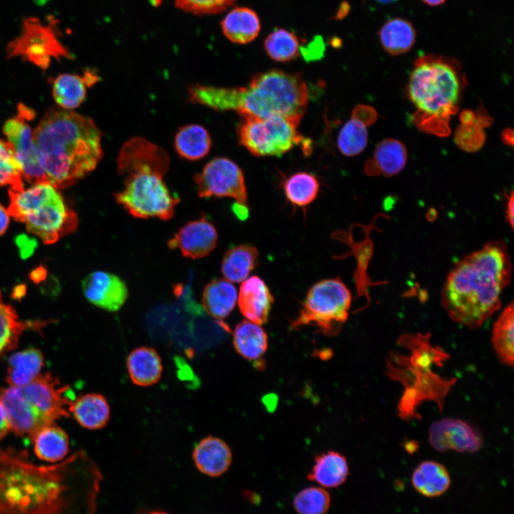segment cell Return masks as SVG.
I'll return each mask as SVG.
<instances>
[{"label":"cell","instance_id":"cell-42","mask_svg":"<svg viewBox=\"0 0 514 514\" xmlns=\"http://www.w3.org/2000/svg\"><path fill=\"white\" fill-rule=\"evenodd\" d=\"M455 137L457 144L462 149L470 152L479 149L485 138L482 126L474 122L462 124L456 131Z\"/></svg>","mask_w":514,"mask_h":514},{"label":"cell","instance_id":"cell-16","mask_svg":"<svg viewBox=\"0 0 514 514\" xmlns=\"http://www.w3.org/2000/svg\"><path fill=\"white\" fill-rule=\"evenodd\" d=\"M81 288L91 303L111 312L119 310L128 296L126 283L118 276L104 271L88 274L82 281Z\"/></svg>","mask_w":514,"mask_h":514},{"label":"cell","instance_id":"cell-13","mask_svg":"<svg viewBox=\"0 0 514 514\" xmlns=\"http://www.w3.org/2000/svg\"><path fill=\"white\" fill-rule=\"evenodd\" d=\"M194 181L200 197H229L236 200V205L249 208L243 171L231 160L212 159L195 176Z\"/></svg>","mask_w":514,"mask_h":514},{"label":"cell","instance_id":"cell-44","mask_svg":"<svg viewBox=\"0 0 514 514\" xmlns=\"http://www.w3.org/2000/svg\"><path fill=\"white\" fill-rule=\"evenodd\" d=\"M11 430L6 410L0 400V440Z\"/></svg>","mask_w":514,"mask_h":514},{"label":"cell","instance_id":"cell-11","mask_svg":"<svg viewBox=\"0 0 514 514\" xmlns=\"http://www.w3.org/2000/svg\"><path fill=\"white\" fill-rule=\"evenodd\" d=\"M239 143L256 156H280L302 142L298 124L281 116L241 117Z\"/></svg>","mask_w":514,"mask_h":514},{"label":"cell","instance_id":"cell-34","mask_svg":"<svg viewBox=\"0 0 514 514\" xmlns=\"http://www.w3.org/2000/svg\"><path fill=\"white\" fill-rule=\"evenodd\" d=\"M493 348L503 364H514V306H506L494 322L491 333Z\"/></svg>","mask_w":514,"mask_h":514},{"label":"cell","instance_id":"cell-18","mask_svg":"<svg viewBox=\"0 0 514 514\" xmlns=\"http://www.w3.org/2000/svg\"><path fill=\"white\" fill-rule=\"evenodd\" d=\"M170 159L166 152L157 145L134 137L121 147L117 158V171L121 175L141 168H155L168 172Z\"/></svg>","mask_w":514,"mask_h":514},{"label":"cell","instance_id":"cell-19","mask_svg":"<svg viewBox=\"0 0 514 514\" xmlns=\"http://www.w3.org/2000/svg\"><path fill=\"white\" fill-rule=\"evenodd\" d=\"M237 301L248 321L263 325L268 321L274 298L264 281L252 276L242 282Z\"/></svg>","mask_w":514,"mask_h":514},{"label":"cell","instance_id":"cell-49","mask_svg":"<svg viewBox=\"0 0 514 514\" xmlns=\"http://www.w3.org/2000/svg\"><path fill=\"white\" fill-rule=\"evenodd\" d=\"M375 1H376L377 2H378L380 4H388L393 3V2L396 1L397 0H375Z\"/></svg>","mask_w":514,"mask_h":514},{"label":"cell","instance_id":"cell-48","mask_svg":"<svg viewBox=\"0 0 514 514\" xmlns=\"http://www.w3.org/2000/svg\"><path fill=\"white\" fill-rule=\"evenodd\" d=\"M421 1H423L425 4H426L429 6H436L441 5L442 4H443L445 1V0H421Z\"/></svg>","mask_w":514,"mask_h":514},{"label":"cell","instance_id":"cell-9","mask_svg":"<svg viewBox=\"0 0 514 514\" xmlns=\"http://www.w3.org/2000/svg\"><path fill=\"white\" fill-rule=\"evenodd\" d=\"M351 301L350 290L338 277L321 280L307 292L291 328L311 326L325 336H336L348 318Z\"/></svg>","mask_w":514,"mask_h":514},{"label":"cell","instance_id":"cell-8","mask_svg":"<svg viewBox=\"0 0 514 514\" xmlns=\"http://www.w3.org/2000/svg\"><path fill=\"white\" fill-rule=\"evenodd\" d=\"M11 217L44 243L52 244L78 227V216L64 202L58 189L47 182L20 191L9 190Z\"/></svg>","mask_w":514,"mask_h":514},{"label":"cell","instance_id":"cell-39","mask_svg":"<svg viewBox=\"0 0 514 514\" xmlns=\"http://www.w3.org/2000/svg\"><path fill=\"white\" fill-rule=\"evenodd\" d=\"M264 49L268 56L276 61L286 62L298 54L297 36L284 29H276L265 39Z\"/></svg>","mask_w":514,"mask_h":514},{"label":"cell","instance_id":"cell-2","mask_svg":"<svg viewBox=\"0 0 514 514\" xmlns=\"http://www.w3.org/2000/svg\"><path fill=\"white\" fill-rule=\"evenodd\" d=\"M511 274V258L505 242H487L458 261L449 272L440 291L442 306L455 323L478 328L500 308Z\"/></svg>","mask_w":514,"mask_h":514},{"label":"cell","instance_id":"cell-47","mask_svg":"<svg viewBox=\"0 0 514 514\" xmlns=\"http://www.w3.org/2000/svg\"><path fill=\"white\" fill-rule=\"evenodd\" d=\"M462 124H470L474 122L475 115L470 111H465L460 116Z\"/></svg>","mask_w":514,"mask_h":514},{"label":"cell","instance_id":"cell-46","mask_svg":"<svg viewBox=\"0 0 514 514\" xmlns=\"http://www.w3.org/2000/svg\"><path fill=\"white\" fill-rule=\"evenodd\" d=\"M10 217L7 208L0 203V236L7 230Z\"/></svg>","mask_w":514,"mask_h":514},{"label":"cell","instance_id":"cell-32","mask_svg":"<svg viewBox=\"0 0 514 514\" xmlns=\"http://www.w3.org/2000/svg\"><path fill=\"white\" fill-rule=\"evenodd\" d=\"M45 325L46 321H21L14 308L4 302L0 290V356L16 347L24 331Z\"/></svg>","mask_w":514,"mask_h":514},{"label":"cell","instance_id":"cell-29","mask_svg":"<svg viewBox=\"0 0 514 514\" xmlns=\"http://www.w3.org/2000/svg\"><path fill=\"white\" fill-rule=\"evenodd\" d=\"M221 27L223 34L231 41L245 44L256 38L261 24L254 11L247 7H237L226 15Z\"/></svg>","mask_w":514,"mask_h":514},{"label":"cell","instance_id":"cell-23","mask_svg":"<svg viewBox=\"0 0 514 514\" xmlns=\"http://www.w3.org/2000/svg\"><path fill=\"white\" fill-rule=\"evenodd\" d=\"M126 367L133 383L141 387L156 383L163 373V364L158 353L155 349L146 346L136 348L130 353Z\"/></svg>","mask_w":514,"mask_h":514},{"label":"cell","instance_id":"cell-17","mask_svg":"<svg viewBox=\"0 0 514 514\" xmlns=\"http://www.w3.org/2000/svg\"><path fill=\"white\" fill-rule=\"evenodd\" d=\"M218 231L204 217L183 226L168 241L171 249L178 248L185 257L192 259L208 255L216 247Z\"/></svg>","mask_w":514,"mask_h":514},{"label":"cell","instance_id":"cell-28","mask_svg":"<svg viewBox=\"0 0 514 514\" xmlns=\"http://www.w3.org/2000/svg\"><path fill=\"white\" fill-rule=\"evenodd\" d=\"M31 438L36 455L43 461L56 463L64 460L69 453L68 435L54 424L39 429Z\"/></svg>","mask_w":514,"mask_h":514},{"label":"cell","instance_id":"cell-36","mask_svg":"<svg viewBox=\"0 0 514 514\" xmlns=\"http://www.w3.org/2000/svg\"><path fill=\"white\" fill-rule=\"evenodd\" d=\"M174 146L179 156L187 160L196 161L208 153L211 139L204 127L191 124L178 130L175 136Z\"/></svg>","mask_w":514,"mask_h":514},{"label":"cell","instance_id":"cell-10","mask_svg":"<svg viewBox=\"0 0 514 514\" xmlns=\"http://www.w3.org/2000/svg\"><path fill=\"white\" fill-rule=\"evenodd\" d=\"M166 174L153 168L128 173L124 188L114 195L116 201L136 218L171 219L179 199L171 195L163 181Z\"/></svg>","mask_w":514,"mask_h":514},{"label":"cell","instance_id":"cell-22","mask_svg":"<svg viewBox=\"0 0 514 514\" xmlns=\"http://www.w3.org/2000/svg\"><path fill=\"white\" fill-rule=\"evenodd\" d=\"M407 161L405 146L398 140L386 138L376 147L373 156L365 165L368 176H392L400 173Z\"/></svg>","mask_w":514,"mask_h":514},{"label":"cell","instance_id":"cell-15","mask_svg":"<svg viewBox=\"0 0 514 514\" xmlns=\"http://www.w3.org/2000/svg\"><path fill=\"white\" fill-rule=\"evenodd\" d=\"M428 442L439 452L475 453L482 447L483 439L479 432L463 420L445 418L430 425Z\"/></svg>","mask_w":514,"mask_h":514},{"label":"cell","instance_id":"cell-31","mask_svg":"<svg viewBox=\"0 0 514 514\" xmlns=\"http://www.w3.org/2000/svg\"><path fill=\"white\" fill-rule=\"evenodd\" d=\"M259 252L253 246L241 244L231 247L223 256L221 273L231 283L243 282L256 267Z\"/></svg>","mask_w":514,"mask_h":514},{"label":"cell","instance_id":"cell-14","mask_svg":"<svg viewBox=\"0 0 514 514\" xmlns=\"http://www.w3.org/2000/svg\"><path fill=\"white\" fill-rule=\"evenodd\" d=\"M34 116L31 109L20 104L18 114L7 120L3 127L6 141L21 166L23 178L33 184L47 182L29 124Z\"/></svg>","mask_w":514,"mask_h":514},{"label":"cell","instance_id":"cell-5","mask_svg":"<svg viewBox=\"0 0 514 514\" xmlns=\"http://www.w3.org/2000/svg\"><path fill=\"white\" fill-rule=\"evenodd\" d=\"M430 333H405L398 340L409 353L390 351L386 358V375L403 386L398 404V415L402 420L420 418L419 406L425 401L435 402L440 411L447 395L457 381L435 372L434 367H443L450 356L440 346L430 342Z\"/></svg>","mask_w":514,"mask_h":514},{"label":"cell","instance_id":"cell-7","mask_svg":"<svg viewBox=\"0 0 514 514\" xmlns=\"http://www.w3.org/2000/svg\"><path fill=\"white\" fill-rule=\"evenodd\" d=\"M0 400L11 430L30 438L43 427L69 416L74 401L69 386L49 373L40 374L26 386L1 389Z\"/></svg>","mask_w":514,"mask_h":514},{"label":"cell","instance_id":"cell-27","mask_svg":"<svg viewBox=\"0 0 514 514\" xmlns=\"http://www.w3.org/2000/svg\"><path fill=\"white\" fill-rule=\"evenodd\" d=\"M268 336L261 325L246 320L234 329L233 344L243 358L258 363L268 348Z\"/></svg>","mask_w":514,"mask_h":514},{"label":"cell","instance_id":"cell-3","mask_svg":"<svg viewBox=\"0 0 514 514\" xmlns=\"http://www.w3.org/2000/svg\"><path fill=\"white\" fill-rule=\"evenodd\" d=\"M32 136L47 182L57 189L85 177L103 156L101 131L72 110L50 109Z\"/></svg>","mask_w":514,"mask_h":514},{"label":"cell","instance_id":"cell-40","mask_svg":"<svg viewBox=\"0 0 514 514\" xmlns=\"http://www.w3.org/2000/svg\"><path fill=\"white\" fill-rule=\"evenodd\" d=\"M293 505L298 514H326L330 508L331 496L324 488L308 487L294 496Z\"/></svg>","mask_w":514,"mask_h":514},{"label":"cell","instance_id":"cell-25","mask_svg":"<svg viewBox=\"0 0 514 514\" xmlns=\"http://www.w3.org/2000/svg\"><path fill=\"white\" fill-rule=\"evenodd\" d=\"M71 413L83 428L98 430L106 425L110 419V406L99 393H86L76 398L71 406Z\"/></svg>","mask_w":514,"mask_h":514},{"label":"cell","instance_id":"cell-38","mask_svg":"<svg viewBox=\"0 0 514 514\" xmlns=\"http://www.w3.org/2000/svg\"><path fill=\"white\" fill-rule=\"evenodd\" d=\"M283 189L286 199L293 206L303 208L316 198L320 184L314 175L301 171L285 178Z\"/></svg>","mask_w":514,"mask_h":514},{"label":"cell","instance_id":"cell-30","mask_svg":"<svg viewBox=\"0 0 514 514\" xmlns=\"http://www.w3.org/2000/svg\"><path fill=\"white\" fill-rule=\"evenodd\" d=\"M238 299L236 287L225 278L214 279L204 288L202 304L208 315L217 320L226 318Z\"/></svg>","mask_w":514,"mask_h":514},{"label":"cell","instance_id":"cell-4","mask_svg":"<svg viewBox=\"0 0 514 514\" xmlns=\"http://www.w3.org/2000/svg\"><path fill=\"white\" fill-rule=\"evenodd\" d=\"M188 97L193 103L219 111H235L241 117L281 116L299 124L308 90L300 74L273 69L256 74L246 87L195 85L189 88Z\"/></svg>","mask_w":514,"mask_h":514},{"label":"cell","instance_id":"cell-45","mask_svg":"<svg viewBox=\"0 0 514 514\" xmlns=\"http://www.w3.org/2000/svg\"><path fill=\"white\" fill-rule=\"evenodd\" d=\"M507 203L505 208V220L509 224L511 229L514 228V198L513 191H511L510 194L506 196Z\"/></svg>","mask_w":514,"mask_h":514},{"label":"cell","instance_id":"cell-41","mask_svg":"<svg viewBox=\"0 0 514 514\" xmlns=\"http://www.w3.org/2000/svg\"><path fill=\"white\" fill-rule=\"evenodd\" d=\"M21 166L7 141L0 139V187L9 186V190L24 189Z\"/></svg>","mask_w":514,"mask_h":514},{"label":"cell","instance_id":"cell-24","mask_svg":"<svg viewBox=\"0 0 514 514\" xmlns=\"http://www.w3.org/2000/svg\"><path fill=\"white\" fill-rule=\"evenodd\" d=\"M348 475L346 457L338 452L328 450L316 456L307 478L322 488H334L343 484Z\"/></svg>","mask_w":514,"mask_h":514},{"label":"cell","instance_id":"cell-43","mask_svg":"<svg viewBox=\"0 0 514 514\" xmlns=\"http://www.w3.org/2000/svg\"><path fill=\"white\" fill-rule=\"evenodd\" d=\"M175 5L194 14H213L226 10L234 0H173Z\"/></svg>","mask_w":514,"mask_h":514},{"label":"cell","instance_id":"cell-33","mask_svg":"<svg viewBox=\"0 0 514 514\" xmlns=\"http://www.w3.org/2000/svg\"><path fill=\"white\" fill-rule=\"evenodd\" d=\"M411 482L414 488L421 495L436 497L448 490L450 485V477L442 464L433 460H425L415 469Z\"/></svg>","mask_w":514,"mask_h":514},{"label":"cell","instance_id":"cell-6","mask_svg":"<svg viewBox=\"0 0 514 514\" xmlns=\"http://www.w3.org/2000/svg\"><path fill=\"white\" fill-rule=\"evenodd\" d=\"M462 86L450 61L435 56L418 59L408 84V97L420 114L417 124L425 131L446 135L450 117L458 110Z\"/></svg>","mask_w":514,"mask_h":514},{"label":"cell","instance_id":"cell-37","mask_svg":"<svg viewBox=\"0 0 514 514\" xmlns=\"http://www.w3.org/2000/svg\"><path fill=\"white\" fill-rule=\"evenodd\" d=\"M370 124L353 111L351 119L343 126L338 136L337 145L342 154L353 156L366 148L368 139L367 126Z\"/></svg>","mask_w":514,"mask_h":514},{"label":"cell","instance_id":"cell-20","mask_svg":"<svg viewBox=\"0 0 514 514\" xmlns=\"http://www.w3.org/2000/svg\"><path fill=\"white\" fill-rule=\"evenodd\" d=\"M196 468L203 474L218 477L225 473L232 461L228 445L219 438L207 436L200 440L193 451Z\"/></svg>","mask_w":514,"mask_h":514},{"label":"cell","instance_id":"cell-35","mask_svg":"<svg viewBox=\"0 0 514 514\" xmlns=\"http://www.w3.org/2000/svg\"><path fill=\"white\" fill-rule=\"evenodd\" d=\"M416 33L413 24L403 18L388 20L379 31L383 49L390 55L408 52L415 41Z\"/></svg>","mask_w":514,"mask_h":514},{"label":"cell","instance_id":"cell-21","mask_svg":"<svg viewBox=\"0 0 514 514\" xmlns=\"http://www.w3.org/2000/svg\"><path fill=\"white\" fill-rule=\"evenodd\" d=\"M99 79L93 70L87 69L83 76L64 74L58 76L53 84V96L64 109L72 110L84 101L89 87Z\"/></svg>","mask_w":514,"mask_h":514},{"label":"cell","instance_id":"cell-1","mask_svg":"<svg viewBox=\"0 0 514 514\" xmlns=\"http://www.w3.org/2000/svg\"><path fill=\"white\" fill-rule=\"evenodd\" d=\"M100 479L83 451L36 465L25 450L0 448V514H95Z\"/></svg>","mask_w":514,"mask_h":514},{"label":"cell","instance_id":"cell-12","mask_svg":"<svg viewBox=\"0 0 514 514\" xmlns=\"http://www.w3.org/2000/svg\"><path fill=\"white\" fill-rule=\"evenodd\" d=\"M57 21L46 23L36 17L25 19L19 35L7 46L9 57H21L41 69H46L51 59L71 58L59 40Z\"/></svg>","mask_w":514,"mask_h":514},{"label":"cell","instance_id":"cell-26","mask_svg":"<svg viewBox=\"0 0 514 514\" xmlns=\"http://www.w3.org/2000/svg\"><path fill=\"white\" fill-rule=\"evenodd\" d=\"M44 366V355L35 348L11 355L8 361L6 382L10 386L22 387L36 379Z\"/></svg>","mask_w":514,"mask_h":514},{"label":"cell","instance_id":"cell-50","mask_svg":"<svg viewBox=\"0 0 514 514\" xmlns=\"http://www.w3.org/2000/svg\"><path fill=\"white\" fill-rule=\"evenodd\" d=\"M147 514H168V513H167L166 512H162V511H153V512L148 513Z\"/></svg>","mask_w":514,"mask_h":514}]
</instances>
